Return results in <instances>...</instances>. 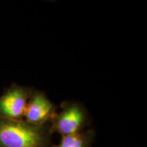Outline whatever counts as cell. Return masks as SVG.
Listing matches in <instances>:
<instances>
[{"label":"cell","instance_id":"6da1fadb","mask_svg":"<svg viewBox=\"0 0 147 147\" xmlns=\"http://www.w3.org/2000/svg\"><path fill=\"white\" fill-rule=\"evenodd\" d=\"M50 125L0 117V147H53Z\"/></svg>","mask_w":147,"mask_h":147},{"label":"cell","instance_id":"5b68a950","mask_svg":"<svg viewBox=\"0 0 147 147\" xmlns=\"http://www.w3.org/2000/svg\"><path fill=\"white\" fill-rule=\"evenodd\" d=\"M95 137V130L89 129L79 133L63 136L60 142L53 147H91Z\"/></svg>","mask_w":147,"mask_h":147},{"label":"cell","instance_id":"277c9868","mask_svg":"<svg viewBox=\"0 0 147 147\" xmlns=\"http://www.w3.org/2000/svg\"><path fill=\"white\" fill-rule=\"evenodd\" d=\"M56 113V106L47 95L33 89L25 108L24 120L32 124L45 125L49 123Z\"/></svg>","mask_w":147,"mask_h":147},{"label":"cell","instance_id":"3957f363","mask_svg":"<svg viewBox=\"0 0 147 147\" xmlns=\"http://www.w3.org/2000/svg\"><path fill=\"white\" fill-rule=\"evenodd\" d=\"M33 89L13 84L0 97V117L22 120Z\"/></svg>","mask_w":147,"mask_h":147},{"label":"cell","instance_id":"7a4b0ae2","mask_svg":"<svg viewBox=\"0 0 147 147\" xmlns=\"http://www.w3.org/2000/svg\"><path fill=\"white\" fill-rule=\"evenodd\" d=\"M89 124V116L83 106L76 102H67L62 110L57 113L49 122L52 134L58 133L61 136L84 131Z\"/></svg>","mask_w":147,"mask_h":147}]
</instances>
